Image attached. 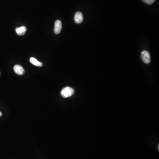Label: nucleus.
<instances>
[{
    "label": "nucleus",
    "mask_w": 159,
    "mask_h": 159,
    "mask_svg": "<svg viewBox=\"0 0 159 159\" xmlns=\"http://www.w3.org/2000/svg\"><path fill=\"white\" fill-rule=\"evenodd\" d=\"M14 70L15 72L19 75H22L24 74L25 72L24 68L21 66L18 65H15L14 66Z\"/></svg>",
    "instance_id": "nucleus-5"
},
{
    "label": "nucleus",
    "mask_w": 159,
    "mask_h": 159,
    "mask_svg": "<svg viewBox=\"0 0 159 159\" xmlns=\"http://www.w3.org/2000/svg\"><path fill=\"white\" fill-rule=\"evenodd\" d=\"M1 116H2V113L1 112H0V117Z\"/></svg>",
    "instance_id": "nucleus-9"
},
{
    "label": "nucleus",
    "mask_w": 159,
    "mask_h": 159,
    "mask_svg": "<svg viewBox=\"0 0 159 159\" xmlns=\"http://www.w3.org/2000/svg\"><path fill=\"white\" fill-rule=\"evenodd\" d=\"M142 1L148 5H152L155 1V0H142Z\"/></svg>",
    "instance_id": "nucleus-8"
},
{
    "label": "nucleus",
    "mask_w": 159,
    "mask_h": 159,
    "mask_svg": "<svg viewBox=\"0 0 159 159\" xmlns=\"http://www.w3.org/2000/svg\"><path fill=\"white\" fill-rule=\"evenodd\" d=\"M17 34L19 36H23L26 33L27 28L24 26H22L21 27L17 28L15 29Z\"/></svg>",
    "instance_id": "nucleus-6"
},
{
    "label": "nucleus",
    "mask_w": 159,
    "mask_h": 159,
    "mask_svg": "<svg viewBox=\"0 0 159 159\" xmlns=\"http://www.w3.org/2000/svg\"><path fill=\"white\" fill-rule=\"evenodd\" d=\"M158 150H159V145H158Z\"/></svg>",
    "instance_id": "nucleus-10"
},
{
    "label": "nucleus",
    "mask_w": 159,
    "mask_h": 159,
    "mask_svg": "<svg viewBox=\"0 0 159 159\" xmlns=\"http://www.w3.org/2000/svg\"><path fill=\"white\" fill-rule=\"evenodd\" d=\"M30 62L33 65H35L36 66H37L41 67L42 66V63L39 62V61H38V60L36 59L35 58H33V57H32V58H30Z\"/></svg>",
    "instance_id": "nucleus-7"
},
{
    "label": "nucleus",
    "mask_w": 159,
    "mask_h": 159,
    "mask_svg": "<svg viewBox=\"0 0 159 159\" xmlns=\"http://www.w3.org/2000/svg\"><path fill=\"white\" fill-rule=\"evenodd\" d=\"M141 58L143 62L146 64H149L151 62V57L150 53L146 50H143L141 53Z\"/></svg>",
    "instance_id": "nucleus-2"
},
{
    "label": "nucleus",
    "mask_w": 159,
    "mask_h": 159,
    "mask_svg": "<svg viewBox=\"0 0 159 159\" xmlns=\"http://www.w3.org/2000/svg\"><path fill=\"white\" fill-rule=\"evenodd\" d=\"M84 18L83 14L80 12H77L76 13L74 16V20L76 23H81L83 22Z\"/></svg>",
    "instance_id": "nucleus-3"
},
{
    "label": "nucleus",
    "mask_w": 159,
    "mask_h": 159,
    "mask_svg": "<svg viewBox=\"0 0 159 159\" xmlns=\"http://www.w3.org/2000/svg\"><path fill=\"white\" fill-rule=\"evenodd\" d=\"M62 22L60 20H57L55 21L54 25V32L56 34H58L60 33L62 30Z\"/></svg>",
    "instance_id": "nucleus-4"
},
{
    "label": "nucleus",
    "mask_w": 159,
    "mask_h": 159,
    "mask_svg": "<svg viewBox=\"0 0 159 159\" xmlns=\"http://www.w3.org/2000/svg\"><path fill=\"white\" fill-rule=\"evenodd\" d=\"M74 91L73 89L70 87H66L63 88L61 92V94L63 98L69 97H71L74 94Z\"/></svg>",
    "instance_id": "nucleus-1"
}]
</instances>
